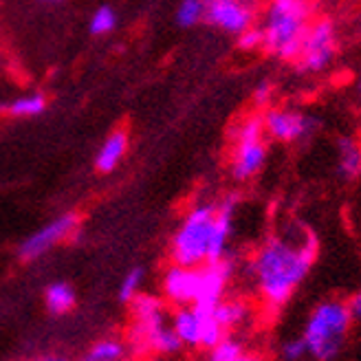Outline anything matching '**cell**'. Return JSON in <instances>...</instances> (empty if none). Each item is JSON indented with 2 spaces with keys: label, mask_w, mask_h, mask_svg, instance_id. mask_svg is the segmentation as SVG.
I'll return each mask as SVG.
<instances>
[{
  "label": "cell",
  "mask_w": 361,
  "mask_h": 361,
  "mask_svg": "<svg viewBox=\"0 0 361 361\" xmlns=\"http://www.w3.org/2000/svg\"><path fill=\"white\" fill-rule=\"evenodd\" d=\"M317 258V238L311 229L291 227L269 236L249 260L247 274L260 302L278 311L291 302Z\"/></svg>",
  "instance_id": "obj_1"
},
{
  "label": "cell",
  "mask_w": 361,
  "mask_h": 361,
  "mask_svg": "<svg viewBox=\"0 0 361 361\" xmlns=\"http://www.w3.org/2000/svg\"><path fill=\"white\" fill-rule=\"evenodd\" d=\"M126 346L128 353L139 357H172L183 350V344L170 326L168 304L161 295L139 293L130 302V329L126 335Z\"/></svg>",
  "instance_id": "obj_2"
},
{
  "label": "cell",
  "mask_w": 361,
  "mask_h": 361,
  "mask_svg": "<svg viewBox=\"0 0 361 361\" xmlns=\"http://www.w3.org/2000/svg\"><path fill=\"white\" fill-rule=\"evenodd\" d=\"M311 0H271L262 20V49L278 60L293 62L313 20Z\"/></svg>",
  "instance_id": "obj_3"
},
{
  "label": "cell",
  "mask_w": 361,
  "mask_h": 361,
  "mask_svg": "<svg viewBox=\"0 0 361 361\" xmlns=\"http://www.w3.org/2000/svg\"><path fill=\"white\" fill-rule=\"evenodd\" d=\"M353 322L348 302L339 298L322 300L306 317L302 331L309 357L313 361H335L346 346Z\"/></svg>",
  "instance_id": "obj_4"
},
{
  "label": "cell",
  "mask_w": 361,
  "mask_h": 361,
  "mask_svg": "<svg viewBox=\"0 0 361 361\" xmlns=\"http://www.w3.org/2000/svg\"><path fill=\"white\" fill-rule=\"evenodd\" d=\"M216 203L194 205L170 240V262L180 267H201L209 262L212 236H214Z\"/></svg>",
  "instance_id": "obj_5"
},
{
  "label": "cell",
  "mask_w": 361,
  "mask_h": 361,
  "mask_svg": "<svg viewBox=\"0 0 361 361\" xmlns=\"http://www.w3.org/2000/svg\"><path fill=\"white\" fill-rule=\"evenodd\" d=\"M337 49H339V33L335 23L331 18H317V20H311L309 29H306L298 58L293 62L300 73L315 75L326 71L335 62Z\"/></svg>",
  "instance_id": "obj_6"
},
{
  "label": "cell",
  "mask_w": 361,
  "mask_h": 361,
  "mask_svg": "<svg viewBox=\"0 0 361 361\" xmlns=\"http://www.w3.org/2000/svg\"><path fill=\"white\" fill-rule=\"evenodd\" d=\"M267 161L264 123L260 115L247 117L236 133V146L231 154V176L236 180H249L258 176Z\"/></svg>",
  "instance_id": "obj_7"
},
{
  "label": "cell",
  "mask_w": 361,
  "mask_h": 361,
  "mask_svg": "<svg viewBox=\"0 0 361 361\" xmlns=\"http://www.w3.org/2000/svg\"><path fill=\"white\" fill-rule=\"evenodd\" d=\"M78 225H80V216L75 212L60 214L58 219H53L47 225H42L40 229H35L20 245H18V258L25 262L42 258L53 247L62 245L66 238L73 236Z\"/></svg>",
  "instance_id": "obj_8"
},
{
  "label": "cell",
  "mask_w": 361,
  "mask_h": 361,
  "mask_svg": "<svg viewBox=\"0 0 361 361\" xmlns=\"http://www.w3.org/2000/svg\"><path fill=\"white\" fill-rule=\"evenodd\" d=\"M262 123L264 135L282 143L304 141L319 128L317 117L306 115L302 111H293V108H271V111L264 113Z\"/></svg>",
  "instance_id": "obj_9"
},
{
  "label": "cell",
  "mask_w": 361,
  "mask_h": 361,
  "mask_svg": "<svg viewBox=\"0 0 361 361\" xmlns=\"http://www.w3.org/2000/svg\"><path fill=\"white\" fill-rule=\"evenodd\" d=\"M233 274H236V260L231 256L198 267V295L192 306H198V309H214V306L225 298L227 286L233 280Z\"/></svg>",
  "instance_id": "obj_10"
},
{
  "label": "cell",
  "mask_w": 361,
  "mask_h": 361,
  "mask_svg": "<svg viewBox=\"0 0 361 361\" xmlns=\"http://www.w3.org/2000/svg\"><path fill=\"white\" fill-rule=\"evenodd\" d=\"M203 20L225 33L238 35L256 23L254 0H207Z\"/></svg>",
  "instance_id": "obj_11"
},
{
  "label": "cell",
  "mask_w": 361,
  "mask_h": 361,
  "mask_svg": "<svg viewBox=\"0 0 361 361\" xmlns=\"http://www.w3.org/2000/svg\"><path fill=\"white\" fill-rule=\"evenodd\" d=\"M198 295V267L170 264L161 276V298L176 306H192Z\"/></svg>",
  "instance_id": "obj_12"
},
{
  "label": "cell",
  "mask_w": 361,
  "mask_h": 361,
  "mask_svg": "<svg viewBox=\"0 0 361 361\" xmlns=\"http://www.w3.org/2000/svg\"><path fill=\"white\" fill-rule=\"evenodd\" d=\"M170 326L183 348H201V313L194 306H176L170 313Z\"/></svg>",
  "instance_id": "obj_13"
},
{
  "label": "cell",
  "mask_w": 361,
  "mask_h": 361,
  "mask_svg": "<svg viewBox=\"0 0 361 361\" xmlns=\"http://www.w3.org/2000/svg\"><path fill=\"white\" fill-rule=\"evenodd\" d=\"M212 313H214V319L221 324V329L225 333H229L233 329L245 326L254 311H251L249 302L243 298H223L219 304L214 306Z\"/></svg>",
  "instance_id": "obj_14"
},
{
  "label": "cell",
  "mask_w": 361,
  "mask_h": 361,
  "mask_svg": "<svg viewBox=\"0 0 361 361\" xmlns=\"http://www.w3.org/2000/svg\"><path fill=\"white\" fill-rule=\"evenodd\" d=\"M42 298H44L47 311L51 315H56V317L68 315L78 304V293H75L73 284H68L64 280H56V282L47 284Z\"/></svg>",
  "instance_id": "obj_15"
},
{
  "label": "cell",
  "mask_w": 361,
  "mask_h": 361,
  "mask_svg": "<svg viewBox=\"0 0 361 361\" xmlns=\"http://www.w3.org/2000/svg\"><path fill=\"white\" fill-rule=\"evenodd\" d=\"M337 172L346 180L361 176V143L355 137H341L337 141Z\"/></svg>",
  "instance_id": "obj_16"
},
{
  "label": "cell",
  "mask_w": 361,
  "mask_h": 361,
  "mask_svg": "<svg viewBox=\"0 0 361 361\" xmlns=\"http://www.w3.org/2000/svg\"><path fill=\"white\" fill-rule=\"evenodd\" d=\"M126 150H128V135H126L123 130H115L113 135H108V139L102 143L97 159H95L97 170L99 172H113L121 164Z\"/></svg>",
  "instance_id": "obj_17"
},
{
  "label": "cell",
  "mask_w": 361,
  "mask_h": 361,
  "mask_svg": "<svg viewBox=\"0 0 361 361\" xmlns=\"http://www.w3.org/2000/svg\"><path fill=\"white\" fill-rule=\"evenodd\" d=\"M128 355V346L119 337H104L90 346L80 361H121Z\"/></svg>",
  "instance_id": "obj_18"
},
{
  "label": "cell",
  "mask_w": 361,
  "mask_h": 361,
  "mask_svg": "<svg viewBox=\"0 0 361 361\" xmlns=\"http://www.w3.org/2000/svg\"><path fill=\"white\" fill-rule=\"evenodd\" d=\"M143 282H146V269L143 267H133L130 271H126V276L119 282L117 288V298L121 304H130L143 288Z\"/></svg>",
  "instance_id": "obj_19"
},
{
  "label": "cell",
  "mask_w": 361,
  "mask_h": 361,
  "mask_svg": "<svg viewBox=\"0 0 361 361\" xmlns=\"http://www.w3.org/2000/svg\"><path fill=\"white\" fill-rule=\"evenodd\" d=\"M245 353V341L236 335H225L219 344L207 350V361H233Z\"/></svg>",
  "instance_id": "obj_20"
},
{
  "label": "cell",
  "mask_w": 361,
  "mask_h": 361,
  "mask_svg": "<svg viewBox=\"0 0 361 361\" xmlns=\"http://www.w3.org/2000/svg\"><path fill=\"white\" fill-rule=\"evenodd\" d=\"M47 108V99L42 95H23L9 104L7 111L16 117H35L44 113Z\"/></svg>",
  "instance_id": "obj_21"
},
{
  "label": "cell",
  "mask_w": 361,
  "mask_h": 361,
  "mask_svg": "<svg viewBox=\"0 0 361 361\" xmlns=\"http://www.w3.org/2000/svg\"><path fill=\"white\" fill-rule=\"evenodd\" d=\"M205 16V0H183L176 9V23L180 27H194Z\"/></svg>",
  "instance_id": "obj_22"
},
{
  "label": "cell",
  "mask_w": 361,
  "mask_h": 361,
  "mask_svg": "<svg viewBox=\"0 0 361 361\" xmlns=\"http://www.w3.org/2000/svg\"><path fill=\"white\" fill-rule=\"evenodd\" d=\"M117 25V13L113 7L108 5H102L95 9V13L90 16V23H88V29L93 35H104V33H111Z\"/></svg>",
  "instance_id": "obj_23"
},
{
  "label": "cell",
  "mask_w": 361,
  "mask_h": 361,
  "mask_svg": "<svg viewBox=\"0 0 361 361\" xmlns=\"http://www.w3.org/2000/svg\"><path fill=\"white\" fill-rule=\"evenodd\" d=\"M306 357H309V350H306L302 335L288 337L278 346V359L280 361H306Z\"/></svg>",
  "instance_id": "obj_24"
},
{
  "label": "cell",
  "mask_w": 361,
  "mask_h": 361,
  "mask_svg": "<svg viewBox=\"0 0 361 361\" xmlns=\"http://www.w3.org/2000/svg\"><path fill=\"white\" fill-rule=\"evenodd\" d=\"M238 47L243 51H254V49L262 47V31H260V27L254 25V27L245 29L243 33H238Z\"/></svg>",
  "instance_id": "obj_25"
},
{
  "label": "cell",
  "mask_w": 361,
  "mask_h": 361,
  "mask_svg": "<svg viewBox=\"0 0 361 361\" xmlns=\"http://www.w3.org/2000/svg\"><path fill=\"white\" fill-rule=\"evenodd\" d=\"M271 95H274V84H271L269 80H262L254 90V102L258 106H267L271 102Z\"/></svg>",
  "instance_id": "obj_26"
},
{
  "label": "cell",
  "mask_w": 361,
  "mask_h": 361,
  "mask_svg": "<svg viewBox=\"0 0 361 361\" xmlns=\"http://www.w3.org/2000/svg\"><path fill=\"white\" fill-rule=\"evenodd\" d=\"M348 306H350L353 319H359V322H361V288L353 295V300L348 302Z\"/></svg>",
  "instance_id": "obj_27"
},
{
  "label": "cell",
  "mask_w": 361,
  "mask_h": 361,
  "mask_svg": "<svg viewBox=\"0 0 361 361\" xmlns=\"http://www.w3.org/2000/svg\"><path fill=\"white\" fill-rule=\"evenodd\" d=\"M33 361H71V359H68V357H64V355H58V353H47V355L35 357Z\"/></svg>",
  "instance_id": "obj_28"
},
{
  "label": "cell",
  "mask_w": 361,
  "mask_h": 361,
  "mask_svg": "<svg viewBox=\"0 0 361 361\" xmlns=\"http://www.w3.org/2000/svg\"><path fill=\"white\" fill-rule=\"evenodd\" d=\"M233 361H267L262 355H256V353H243L238 359H233Z\"/></svg>",
  "instance_id": "obj_29"
},
{
  "label": "cell",
  "mask_w": 361,
  "mask_h": 361,
  "mask_svg": "<svg viewBox=\"0 0 361 361\" xmlns=\"http://www.w3.org/2000/svg\"><path fill=\"white\" fill-rule=\"evenodd\" d=\"M357 95H359V102H361V62H359V73H357Z\"/></svg>",
  "instance_id": "obj_30"
},
{
  "label": "cell",
  "mask_w": 361,
  "mask_h": 361,
  "mask_svg": "<svg viewBox=\"0 0 361 361\" xmlns=\"http://www.w3.org/2000/svg\"><path fill=\"white\" fill-rule=\"evenodd\" d=\"M40 3H42V5H51V7H53V5H64L66 0H40Z\"/></svg>",
  "instance_id": "obj_31"
},
{
  "label": "cell",
  "mask_w": 361,
  "mask_h": 361,
  "mask_svg": "<svg viewBox=\"0 0 361 361\" xmlns=\"http://www.w3.org/2000/svg\"><path fill=\"white\" fill-rule=\"evenodd\" d=\"M121 361H133V359H121Z\"/></svg>",
  "instance_id": "obj_32"
},
{
  "label": "cell",
  "mask_w": 361,
  "mask_h": 361,
  "mask_svg": "<svg viewBox=\"0 0 361 361\" xmlns=\"http://www.w3.org/2000/svg\"><path fill=\"white\" fill-rule=\"evenodd\" d=\"M150 361H159V359H150Z\"/></svg>",
  "instance_id": "obj_33"
},
{
  "label": "cell",
  "mask_w": 361,
  "mask_h": 361,
  "mask_svg": "<svg viewBox=\"0 0 361 361\" xmlns=\"http://www.w3.org/2000/svg\"><path fill=\"white\" fill-rule=\"evenodd\" d=\"M205 3H207V0H205Z\"/></svg>",
  "instance_id": "obj_34"
}]
</instances>
